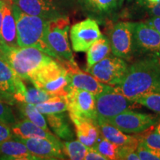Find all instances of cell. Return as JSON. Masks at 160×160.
Segmentation results:
<instances>
[{"label":"cell","mask_w":160,"mask_h":160,"mask_svg":"<svg viewBox=\"0 0 160 160\" xmlns=\"http://www.w3.org/2000/svg\"><path fill=\"white\" fill-rule=\"evenodd\" d=\"M25 85V91L19 98L17 103L26 102L29 104H33V105H37V104L48 101V100L51 99L53 97H54L55 96H57L51 94V93H47V92L44 91L42 90L37 88L33 84H32V86H29L27 85Z\"/></svg>","instance_id":"cell-26"},{"label":"cell","mask_w":160,"mask_h":160,"mask_svg":"<svg viewBox=\"0 0 160 160\" xmlns=\"http://www.w3.org/2000/svg\"><path fill=\"white\" fill-rule=\"evenodd\" d=\"M46 117L49 126L58 138L67 141L74 139L75 135L70 122L69 113L67 114L65 112H62L46 115Z\"/></svg>","instance_id":"cell-23"},{"label":"cell","mask_w":160,"mask_h":160,"mask_svg":"<svg viewBox=\"0 0 160 160\" xmlns=\"http://www.w3.org/2000/svg\"><path fill=\"white\" fill-rule=\"evenodd\" d=\"M128 68V64L125 59L113 55L98 62L85 71L101 82L115 86L122 79Z\"/></svg>","instance_id":"cell-9"},{"label":"cell","mask_w":160,"mask_h":160,"mask_svg":"<svg viewBox=\"0 0 160 160\" xmlns=\"http://www.w3.org/2000/svg\"><path fill=\"white\" fill-rule=\"evenodd\" d=\"M136 102L145 106L160 116V93H148L140 97Z\"/></svg>","instance_id":"cell-31"},{"label":"cell","mask_w":160,"mask_h":160,"mask_svg":"<svg viewBox=\"0 0 160 160\" xmlns=\"http://www.w3.org/2000/svg\"><path fill=\"white\" fill-rule=\"evenodd\" d=\"M24 13L51 20L64 16L62 14L60 0H12Z\"/></svg>","instance_id":"cell-14"},{"label":"cell","mask_w":160,"mask_h":160,"mask_svg":"<svg viewBox=\"0 0 160 160\" xmlns=\"http://www.w3.org/2000/svg\"><path fill=\"white\" fill-rule=\"evenodd\" d=\"M0 58L24 80H29L38 70L54 59L36 48L10 47L3 42H0Z\"/></svg>","instance_id":"cell-3"},{"label":"cell","mask_w":160,"mask_h":160,"mask_svg":"<svg viewBox=\"0 0 160 160\" xmlns=\"http://www.w3.org/2000/svg\"><path fill=\"white\" fill-rule=\"evenodd\" d=\"M1 35L3 42L10 47H19L17 40V23L13 11V1L5 0Z\"/></svg>","instance_id":"cell-21"},{"label":"cell","mask_w":160,"mask_h":160,"mask_svg":"<svg viewBox=\"0 0 160 160\" xmlns=\"http://www.w3.org/2000/svg\"><path fill=\"white\" fill-rule=\"evenodd\" d=\"M154 128L156 131H157V132L158 133H159L160 134V120L159 122H158V123L157 124V125H154Z\"/></svg>","instance_id":"cell-41"},{"label":"cell","mask_w":160,"mask_h":160,"mask_svg":"<svg viewBox=\"0 0 160 160\" xmlns=\"http://www.w3.org/2000/svg\"><path fill=\"white\" fill-rule=\"evenodd\" d=\"M135 137L137 138L139 142L160 151V134L156 131L154 126H152L141 133H136Z\"/></svg>","instance_id":"cell-30"},{"label":"cell","mask_w":160,"mask_h":160,"mask_svg":"<svg viewBox=\"0 0 160 160\" xmlns=\"http://www.w3.org/2000/svg\"><path fill=\"white\" fill-rule=\"evenodd\" d=\"M147 8L153 17H160V2L157 4H147Z\"/></svg>","instance_id":"cell-37"},{"label":"cell","mask_w":160,"mask_h":160,"mask_svg":"<svg viewBox=\"0 0 160 160\" xmlns=\"http://www.w3.org/2000/svg\"><path fill=\"white\" fill-rule=\"evenodd\" d=\"M147 4H157L159 2L160 0H145Z\"/></svg>","instance_id":"cell-40"},{"label":"cell","mask_w":160,"mask_h":160,"mask_svg":"<svg viewBox=\"0 0 160 160\" xmlns=\"http://www.w3.org/2000/svg\"><path fill=\"white\" fill-rule=\"evenodd\" d=\"M65 99L69 113L97 122L94 94L85 90L70 88Z\"/></svg>","instance_id":"cell-12"},{"label":"cell","mask_w":160,"mask_h":160,"mask_svg":"<svg viewBox=\"0 0 160 160\" xmlns=\"http://www.w3.org/2000/svg\"><path fill=\"white\" fill-rule=\"evenodd\" d=\"M137 147L133 146H120L118 159L139 160L137 153Z\"/></svg>","instance_id":"cell-34"},{"label":"cell","mask_w":160,"mask_h":160,"mask_svg":"<svg viewBox=\"0 0 160 160\" xmlns=\"http://www.w3.org/2000/svg\"><path fill=\"white\" fill-rule=\"evenodd\" d=\"M111 52L116 57L131 61L135 57L133 22H120L113 25L110 32Z\"/></svg>","instance_id":"cell-8"},{"label":"cell","mask_w":160,"mask_h":160,"mask_svg":"<svg viewBox=\"0 0 160 160\" xmlns=\"http://www.w3.org/2000/svg\"><path fill=\"white\" fill-rule=\"evenodd\" d=\"M113 88L134 102L143 95L160 93V58L145 57L137 59L128 65L122 79Z\"/></svg>","instance_id":"cell-1"},{"label":"cell","mask_w":160,"mask_h":160,"mask_svg":"<svg viewBox=\"0 0 160 160\" xmlns=\"http://www.w3.org/2000/svg\"><path fill=\"white\" fill-rule=\"evenodd\" d=\"M124 1L125 0H77L86 14L99 22L117 13Z\"/></svg>","instance_id":"cell-16"},{"label":"cell","mask_w":160,"mask_h":160,"mask_svg":"<svg viewBox=\"0 0 160 160\" xmlns=\"http://www.w3.org/2000/svg\"><path fill=\"white\" fill-rule=\"evenodd\" d=\"M100 135L111 142L119 146H133L137 147L139 144L137 138L134 136L126 134L111 124L103 120H97Z\"/></svg>","instance_id":"cell-22"},{"label":"cell","mask_w":160,"mask_h":160,"mask_svg":"<svg viewBox=\"0 0 160 160\" xmlns=\"http://www.w3.org/2000/svg\"><path fill=\"white\" fill-rule=\"evenodd\" d=\"M159 120V117L153 114L127 110L103 121L111 124L124 133L136 134L156 125Z\"/></svg>","instance_id":"cell-7"},{"label":"cell","mask_w":160,"mask_h":160,"mask_svg":"<svg viewBox=\"0 0 160 160\" xmlns=\"http://www.w3.org/2000/svg\"><path fill=\"white\" fill-rule=\"evenodd\" d=\"M21 79L9 64L0 58V101L8 105L17 103L14 96Z\"/></svg>","instance_id":"cell-17"},{"label":"cell","mask_w":160,"mask_h":160,"mask_svg":"<svg viewBox=\"0 0 160 160\" xmlns=\"http://www.w3.org/2000/svg\"><path fill=\"white\" fill-rule=\"evenodd\" d=\"M146 22L151 25L152 28H153L155 30H157L158 33L160 34V17H152Z\"/></svg>","instance_id":"cell-38"},{"label":"cell","mask_w":160,"mask_h":160,"mask_svg":"<svg viewBox=\"0 0 160 160\" xmlns=\"http://www.w3.org/2000/svg\"><path fill=\"white\" fill-rule=\"evenodd\" d=\"M17 29V40L19 47H33L40 50L50 57L58 60L46 39L48 20L28 15L13 4Z\"/></svg>","instance_id":"cell-2"},{"label":"cell","mask_w":160,"mask_h":160,"mask_svg":"<svg viewBox=\"0 0 160 160\" xmlns=\"http://www.w3.org/2000/svg\"><path fill=\"white\" fill-rule=\"evenodd\" d=\"M133 40L135 57L160 58V34L147 22H133Z\"/></svg>","instance_id":"cell-10"},{"label":"cell","mask_w":160,"mask_h":160,"mask_svg":"<svg viewBox=\"0 0 160 160\" xmlns=\"http://www.w3.org/2000/svg\"><path fill=\"white\" fill-rule=\"evenodd\" d=\"M0 121L9 125H12L17 122L9 105L2 101H0Z\"/></svg>","instance_id":"cell-33"},{"label":"cell","mask_w":160,"mask_h":160,"mask_svg":"<svg viewBox=\"0 0 160 160\" xmlns=\"http://www.w3.org/2000/svg\"><path fill=\"white\" fill-rule=\"evenodd\" d=\"M17 104L22 117L28 119L29 121L32 122L44 130L50 131L45 117L37 108L35 105L26 102H17Z\"/></svg>","instance_id":"cell-25"},{"label":"cell","mask_w":160,"mask_h":160,"mask_svg":"<svg viewBox=\"0 0 160 160\" xmlns=\"http://www.w3.org/2000/svg\"><path fill=\"white\" fill-rule=\"evenodd\" d=\"M62 144L65 157L73 160L85 159L89 147L84 145L79 140H69L62 142Z\"/></svg>","instance_id":"cell-28"},{"label":"cell","mask_w":160,"mask_h":160,"mask_svg":"<svg viewBox=\"0 0 160 160\" xmlns=\"http://www.w3.org/2000/svg\"><path fill=\"white\" fill-rule=\"evenodd\" d=\"M69 117L74 125L78 140L88 147H93L100 136L97 122L71 113H69Z\"/></svg>","instance_id":"cell-18"},{"label":"cell","mask_w":160,"mask_h":160,"mask_svg":"<svg viewBox=\"0 0 160 160\" xmlns=\"http://www.w3.org/2000/svg\"><path fill=\"white\" fill-rule=\"evenodd\" d=\"M85 159L86 160H107V159L100 154L99 152H97L93 148H89L88 150L87 153H86Z\"/></svg>","instance_id":"cell-36"},{"label":"cell","mask_w":160,"mask_h":160,"mask_svg":"<svg viewBox=\"0 0 160 160\" xmlns=\"http://www.w3.org/2000/svg\"><path fill=\"white\" fill-rule=\"evenodd\" d=\"M13 136L24 139H47L52 141L59 142V138L56 137L51 131H48L35 125L28 119H24L16 122L11 125Z\"/></svg>","instance_id":"cell-19"},{"label":"cell","mask_w":160,"mask_h":160,"mask_svg":"<svg viewBox=\"0 0 160 160\" xmlns=\"http://www.w3.org/2000/svg\"><path fill=\"white\" fill-rule=\"evenodd\" d=\"M37 108L43 115L53 114L68 111V106L65 97L55 96L52 99L44 102L35 105Z\"/></svg>","instance_id":"cell-27"},{"label":"cell","mask_w":160,"mask_h":160,"mask_svg":"<svg viewBox=\"0 0 160 160\" xmlns=\"http://www.w3.org/2000/svg\"><path fill=\"white\" fill-rule=\"evenodd\" d=\"M111 52V48L109 38L102 35V37L95 42L87 51L85 70L90 68L98 62L108 57Z\"/></svg>","instance_id":"cell-24"},{"label":"cell","mask_w":160,"mask_h":160,"mask_svg":"<svg viewBox=\"0 0 160 160\" xmlns=\"http://www.w3.org/2000/svg\"><path fill=\"white\" fill-rule=\"evenodd\" d=\"M13 138L25 144L38 160L65 159L63 144L61 141L55 142L47 139H24L15 136Z\"/></svg>","instance_id":"cell-15"},{"label":"cell","mask_w":160,"mask_h":160,"mask_svg":"<svg viewBox=\"0 0 160 160\" xmlns=\"http://www.w3.org/2000/svg\"><path fill=\"white\" fill-rule=\"evenodd\" d=\"M28 81L37 88L51 94L66 97L69 91L67 69L61 62L56 59L38 70Z\"/></svg>","instance_id":"cell-4"},{"label":"cell","mask_w":160,"mask_h":160,"mask_svg":"<svg viewBox=\"0 0 160 160\" xmlns=\"http://www.w3.org/2000/svg\"><path fill=\"white\" fill-rule=\"evenodd\" d=\"M91 148L99 152L100 154L104 156L107 160L118 159L120 146L108 141L101 135L98 138L94 145Z\"/></svg>","instance_id":"cell-29"},{"label":"cell","mask_w":160,"mask_h":160,"mask_svg":"<svg viewBox=\"0 0 160 160\" xmlns=\"http://www.w3.org/2000/svg\"><path fill=\"white\" fill-rule=\"evenodd\" d=\"M69 30L70 19L68 17L62 16L48 20L46 39L59 62H69L76 64L77 62L73 58L69 44Z\"/></svg>","instance_id":"cell-5"},{"label":"cell","mask_w":160,"mask_h":160,"mask_svg":"<svg viewBox=\"0 0 160 160\" xmlns=\"http://www.w3.org/2000/svg\"><path fill=\"white\" fill-rule=\"evenodd\" d=\"M137 153L139 160H160V151L139 142Z\"/></svg>","instance_id":"cell-32"},{"label":"cell","mask_w":160,"mask_h":160,"mask_svg":"<svg viewBox=\"0 0 160 160\" xmlns=\"http://www.w3.org/2000/svg\"><path fill=\"white\" fill-rule=\"evenodd\" d=\"M95 97L97 119H110L127 110L135 108L139 105L117 92L113 86Z\"/></svg>","instance_id":"cell-6"},{"label":"cell","mask_w":160,"mask_h":160,"mask_svg":"<svg viewBox=\"0 0 160 160\" xmlns=\"http://www.w3.org/2000/svg\"><path fill=\"white\" fill-rule=\"evenodd\" d=\"M13 133L10 128V125L0 121V142L12 139Z\"/></svg>","instance_id":"cell-35"},{"label":"cell","mask_w":160,"mask_h":160,"mask_svg":"<svg viewBox=\"0 0 160 160\" xmlns=\"http://www.w3.org/2000/svg\"><path fill=\"white\" fill-rule=\"evenodd\" d=\"M5 0H0V42H3L2 39L1 30H2V23L3 11H4V7H5Z\"/></svg>","instance_id":"cell-39"},{"label":"cell","mask_w":160,"mask_h":160,"mask_svg":"<svg viewBox=\"0 0 160 160\" xmlns=\"http://www.w3.org/2000/svg\"><path fill=\"white\" fill-rule=\"evenodd\" d=\"M72 48L76 52H87L95 42L102 37L95 19L88 18L73 25L70 30Z\"/></svg>","instance_id":"cell-11"},{"label":"cell","mask_w":160,"mask_h":160,"mask_svg":"<svg viewBox=\"0 0 160 160\" xmlns=\"http://www.w3.org/2000/svg\"><path fill=\"white\" fill-rule=\"evenodd\" d=\"M61 62L67 69L69 77V89L70 88H74L85 90L97 96L111 87L99 82L88 72L82 71L77 63L73 64L69 62Z\"/></svg>","instance_id":"cell-13"},{"label":"cell","mask_w":160,"mask_h":160,"mask_svg":"<svg viewBox=\"0 0 160 160\" xmlns=\"http://www.w3.org/2000/svg\"><path fill=\"white\" fill-rule=\"evenodd\" d=\"M0 159L38 160L25 144L14 138L0 142Z\"/></svg>","instance_id":"cell-20"}]
</instances>
